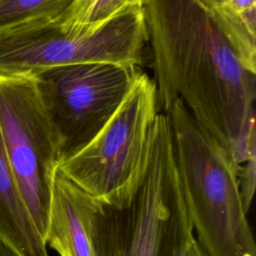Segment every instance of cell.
<instances>
[{"label": "cell", "mask_w": 256, "mask_h": 256, "mask_svg": "<svg viewBox=\"0 0 256 256\" xmlns=\"http://www.w3.org/2000/svg\"><path fill=\"white\" fill-rule=\"evenodd\" d=\"M166 115L183 198L203 253L256 256L237 164L180 99L174 101Z\"/></svg>", "instance_id": "obj_3"}, {"label": "cell", "mask_w": 256, "mask_h": 256, "mask_svg": "<svg viewBox=\"0 0 256 256\" xmlns=\"http://www.w3.org/2000/svg\"><path fill=\"white\" fill-rule=\"evenodd\" d=\"M157 105L178 98L238 168L256 151V74L247 71L201 0H144Z\"/></svg>", "instance_id": "obj_1"}, {"label": "cell", "mask_w": 256, "mask_h": 256, "mask_svg": "<svg viewBox=\"0 0 256 256\" xmlns=\"http://www.w3.org/2000/svg\"><path fill=\"white\" fill-rule=\"evenodd\" d=\"M146 44L142 8L119 14L93 31H68L59 22L30 25L0 33V75L33 77L51 67L84 62L137 68Z\"/></svg>", "instance_id": "obj_4"}, {"label": "cell", "mask_w": 256, "mask_h": 256, "mask_svg": "<svg viewBox=\"0 0 256 256\" xmlns=\"http://www.w3.org/2000/svg\"><path fill=\"white\" fill-rule=\"evenodd\" d=\"M186 256H205V254L203 253L202 249L200 248V246L198 245V243L195 239L191 243V245L186 253Z\"/></svg>", "instance_id": "obj_15"}, {"label": "cell", "mask_w": 256, "mask_h": 256, "mask_svg": "<svg viewBox=\"0 0 256 256\" xmlns=\"http://www.w3.org/2000/svg\"><path fill=\"white\" fill-rule=\"evenodd\" d=\"M0 239L20 256H49L21 195L0 127Z\"/></svg>", "instance_id": "obj_9"}, {"label": "cell", "mask_w": 256, "mask_h": 256, "mask_svg": "<svg viewBox=\"0 0 256 256\" xmlns=\"http://www.w3.org/2000/svg\"><path fill=\"white\" fill-rule=\"evenodd\" d=\"M144 0H74L59 21L68 31L82 32L98 29L115 16L142 8Z\"/></svg>", "instance_id": "obj_12"}, {"label": "cell", "mask_w": 256, "mask_h": 256, "mask_svg": "<svg viewBox=\"0 0 256 256\" xmlns=\"http://www.w3.org/2000/svg\"><path fill=\"white\" fill-rule=\"evenodd\" d=\"M74 0H0V33L59 22Z\"/></svg>", "instance_id": "obj_11"}, {"label": "cell", "mask_w": 256, "mask_h": 256, "mask_svg": "<svg viewBox=\"0 0 256 256\" xmlns=\"http://www.w3.org/2000/svg\"><path fill=\"white\" fill-rule=\"evenodd\" d=\"M136 68L110 62L51 67L33 76L58 132L60 160L88 144L117 110Z\"/></svg>", "instance_id": "obj_6"}, {"label": "cell", "mask_w": 256, "mask_h": 256, "mask_svg": "<svg viewBox=\"0 0 256 256\" xmlns=\"http://www.w3.org/2000/svg\"><path fill=\"white\" fill-rule=\"evenodd\" d=\"M94 216L99 256H186L195 237L166 114L157 113L129 180L94 196Z\"/></svg>", "instance_id": "obj_2"}, {"label": "cell", "mask_w": 256, "mask_h": 256, "mask_svg": "<svg viewBox=\"0 0 256 256\" xmlns=\"http://www.w3.org/2000/svg\"><path fill=\"white\" fill-rule=\"evenodd\" d=\"M0 256H20V255L7 242L0 239Z\"/></svg>", "instance_id": "obj_14"}, {"label": "cell", "mask_w": 256, "mask_h": 256, "mask_svg": "<svg viewBox=\"0 0 256 256\" xmlns=\"http://www.w3.org/2000/svg\"><path fill=\"white\" fill-rule=\"evenodd\" d=\"M158 112L154 81L137 72L104 127L83 148L59 160L57 171L95 197L116 190L134 173Z\"/></svg>", "instance_id": "obj_7"}, {"label": "cell", "mask_w": 256, "mask_h": 256, "mask_svg": "<svg viewBox=\"0 0 256 256\" xmlns=\"http://www.w3.org/2000/svg\"><path fill=\"white\" fill-rule=\"evenodd\" d=\"M211 11L216 10L221 5L226 3L228 0H201Z\"/></svg>", "instance_id": "obj_16"}, {"label": "cell", "mask_w": 256, "mask_h": 256, "mask_svg": "<svg viewBox=\"0 0 256 256\" xmlns=\"http://www.w3.org/2000/svg\"><path fill=\"white\" fill-rule=\"evenodd\" d=\"M0 127L21 195L44 239L60 139L33 77L0 75Z\"/></svg>", "instance_id": "obj_5"}, {"label": "cell", "mask_w": 256, "mask_h": 256, "mask_svg": "<svg viewBox=\"0 0 256 256\" xmlns=\"http://www.w3.org/2000/svg\"><path fill=\"white\" fill-rule=\"evenodd\" d=\"M44 241L60 256H99L94 196L76 186L57 169L52 181Z\"/></svg>", "instance_id": "obj_8"}, {"label": "cell", "mask_w": 256, "mask_h": 256, "mask_svg": "<svg viewBox=\"0 0 256 256\" xmlns=\"http://www.w3.org/2000/svg\"><path fill=\"white\" fill-rule=\"evenodd\" d=\"M238 182L245 211L251 206L256 184V151H253L239 167Z\"/></svg>", "instance_id": "obj_13"}, {"label": "cell", "mask_w": 256, "mask_h": 256, "mask_svg": "<svg viewBox=\"0 0 256 256\" xmlns=\"http://www.w3.org/2000/svg\"><path fill=\"white\" fill-rule=\"evenodd\" d=\"M211 12L242 66L256 74V5L236 9L226 2Z\"/></svg>", "instance_id": "obj_10"}]
</instances>
